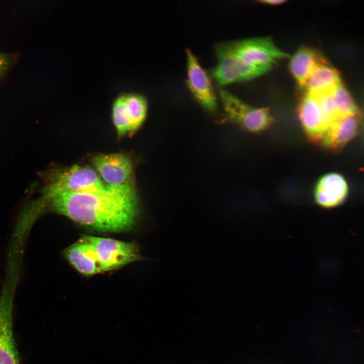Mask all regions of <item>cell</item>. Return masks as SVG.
Instances as JSON below:
<instances>
[{"mask_svg": "<svg viewBox=\"0 0 364 364\" xmlns=\"http://www.w3.org/2000/svg\"><path fill=\"white\" fill-rule=\"evenodd\" d=\"M358 127L356 115L340 117L329 129L323 138L324 144L337 148L344 145L356 135Z\"/></svg>", "mask_w": 364, "mask_h": 364, "instance_id": "9a60e30c", "label": "cell"}, {"mask_svg": "<svg viewBox=\"0 0 364 364\" xmlns=\"http://www.w3.org/2000/svg\"><path fill=\"white\" fill-rule=\"evenodd\" d=\"M232 51L245 62L254 65H272L289 57L269 37L251 38L228 43Z\"/></svg>", "mask_w": 364, "mask_h": 364, "instance_id": "52a82bcc", "label": "cell"}, {"mask_svg": "<svg viewBox=\"0 0 364 364\" xmlns=\"http://www.w3.org/2000/svg\"><path fill=\"white\" fill-rule=\"evenodd\" d=\"M94 169L107 184L133 185V165L131 158L122 153L99 154L92 158Z\"/></svg>", "mask_w": 364, "mask_h": 364, "instance_id": "ba28073f", "label": "cell"}, {"mask_svg": "<svg viewBox=\"0 0 364 364\" xmlns=\"http://www.w3.org/2000/svg\"><path fill=\"white\" fill-rule=\"evenodd\" d=\"M109 185L93 168L75 165L55 172L43 189L42 193L98 191L106 189Z\"/></svg>", "mask_w": 364, "mask_h": 364, "instance_id": "7a4b0ae2", "label": "cell"}, {"mask_svg": "<svg viewBox=\"0 0 364 364\" xmlns=\"http://www.w3.org/2000/svg\"><path fill=\"white\" fill-rule=\"evenodd\" d=\"M217 62L212 74L220 85L249 80L269 71L272 66L248 63L230 49L228 43L216 47Z\"/></svg>", "mask_w": 364, "mask_h": 364, "instance_id": "3957f363", "label": "cell"}, {"mask_svg": "<svg viewBox=\"0 0 364 364\" xmlns=\"http://www.w3.org/2000/svg\"><path fill=\"white\" fill-rule=\"evenodd\" d=\"M330 94L339 118L356 115V106L351 95L341 83L335 86Z\"/></svg>", "mask_w": 364, "mask_h": 364, "instance_id": "e0dca14e", "label": "cell"}, {"mask_svg": "<svg viewBox=\"0 0 364 364\" xmlns=\"http://www.w3.org/2000/svg\"><path fill=\"white\" fill-rule=\"evenodd\" d=\"M348 192V187L344 177L337 173H329L322 176L314 190L315 202L321 206L332 208L344 202Z\"/></svg>", "mask_w": 364, "mask_h": 364, "instance_id": "8fae6325", "label": "cell"}, {"mask_svg": "<svg viewBox=\"0 0 364 364\" xmlns=\"http://www.w3.org/2000/svg\"><path fill=\"white\" fill-rule=\"evenodd\" d=\"M8 59L5 56L0 54V77L4 73L8 65Z\"/></svg>", "mask_w": 364, "mask_h": 364, "instance_id": "ac0fdd59", "label": "cell"}, {"mask_svg": "<svg viewBox=\"0 0 364 364\" xmlns=\"http://www.w3.org/2000/svg\"><path fill=\"white\" fill-rule=\"evenodd\" d=\"M63 255L79 272L92 276L101 272V268L90 245L80 239L64 251Z\"/></svg>", "mask_w": 364, "mask_h": 364, "instance_id": "7c38bea8", "label": "cell"}, {"mask_svg": "<svg viewBox=\"0 0 364 364\" xmlns=\"http://www.w3.org/2000/svg\"><path fill=\"white\" fill-rule=\"evenodd\" d=\"M310 48L299 49L291 58L289 68L300 87L305 88L306 81L316 65L323 60Z\"/></svg>", "mask_w": 364, "mask_h": 364, "instance_id": "2e32d148", "label": "cell"}, {"mask_svg": "<svg viewBox=\"0 0 364 364\" xmlns=\"http://www.w3.org/2000/svg\"><path fill=\"white\" fill-rule=\"evenodd\" d=\"M299 115L306 132L312 138L323 139L326 127L315 96L306 92L300 103Z\"/></svg>", "mask_w": 364, "mask_h": 364, "instance_id": "4fadbf2b", "label": "cell"}, {"mask_svg": "<svg viewBox=\"0 0 364 364\" xmlns=\"http://www.w3.org/2000/svg\"><path fill=\"white\" fill-rule=\"evenodd\" d=\"M337 71L323 59L314 67L305 84L307 93L315 96L330 93L341 83Z\"/></svg>", "mask_w": 364, "mask_h": 364, "instance_id": "5bb4252c", "label": "cell"}, {"mask_svg": "<svg viewBox=\"0 0 364 364\" xmlns=\"http://www.w3.org/2000/svg\"><path fill=\"white\" fill-rule=\"evenodd\" d=\"M219 97L229 121L252 132L262 131L269 125L271 118L267 109L248 105L224 89L219 90Z\"/></svg>", "mask_w": 364, "mask_h": 364, "instance_id": "5b68a950", "label": "cell"}, {"mask_svg": "<svg viewBox=\"0 0 364 364\" xmlns=\"http://www.w3.org/2000/svg\"><path fill=\"white\" fill-rule=\"evenodd\" d=\"M13 292L3 291L0 297V364H18L13 335Z\"/></svg>", "mask_w": 364, "mask_h": 364, "instance_id": "30bf717a", "label": "cell"}, {"mask_svg": "<svg viewBox=\"0 0 364 364\" xmlns=\"http://www.w3.org/2000/svg\"><path fill=\"white\" fill-rule=\"evenodd\" d=\"M43 195V207L100 232L128 231L135 223L139 212L133 185H109L98 191H61Z\"/></svg>", "mask_w": 364, "mask_h": 364, "instance_id": "6da1fadb", "label": "cell"}, {"mask_svg": "<svg viewBox=\"0 0 364 364\" xmlns=\"http://www.w3.org/2000/svg\"><path fill=\"white\" fill-rule=\"evenodd\" d=\"M148 102L142 95L124 93L113 102L112 118L119 137L135 132L145 121Z\"/></svg>", "mask_w": 364, "mask_h": 364, "instance_id": "8992f818", "label": "cell"}, {"mask_svg": "<svg viewBox=\"0 0 364 364\" xmlns=\"http://www.w3.org/2000/svg\"><path fill=\"white\" fill-rule=\"evenodd\" d=\"M260 2L266 5H278L284 3L285 1L284 0H264L261 1Z\"/></svg>", "mask_w": 364, "mask_h": 364, "instance_id": "d6986e66", "label": "cell"}, {"mask_svg": "<svg viewBox=\"0 0 364 364\" xmlns=\"http://www.w3.org/2000/svg\"><path fill=\"white\" fill-rule=\"evenodd\" d=\"M81 239L92 246L102 272L118 269L140 258L138 247L133 243L93 236Z\"/></svg>", "mask_w": 364, "mask_h": 364, "instance_id": "277c9868", "label": "cell"}, {"mask_svg": "<svg viewBox=\"0 0 364 364\" xmlns=\"http://www.w3.org/2000/svg\"><path fill=\"white\" fill-rule=\"evenodd\" d=\"M187 83L190 91L203 108L211 113L217 109V100L212 84L197 58L187 50Z\"/></svg>", "mask_w": 364, "mask_h": 364, "instance_id": "9c48e42d", "label": "cell"}]
</instances>
